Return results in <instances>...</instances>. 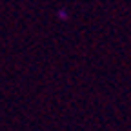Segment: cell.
<instances>
[{"label":"cell","mask_w":131,"mask_h":131,"mask_svg":"<svg viewBox=\"0 0 131 131\" xmlns=\"http://www.w3.org/2000/svg\"><path fill=\"white\" fill-rule=\"evenodd\" d=\"M57 16H58V20H69V13H68V9H58L57 11Z\"/></svg>","instance_id":"1"}]
</instances>
